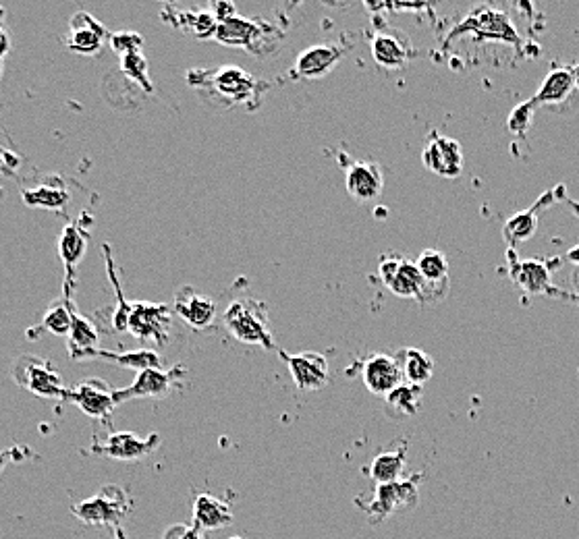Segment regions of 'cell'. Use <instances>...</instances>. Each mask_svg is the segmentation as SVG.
<instances>
[{
  "mask_svg": "<svg viewBox=\"0 0 579 539\" xmlns=\"http://www.w3.org/2000/svg\"><path fill=\"white\" fill-rule=\"evenodd\" d=\"M208 13L218 23H223V21L237 15V7H235L233 0H208Z\"/></svg>",
  "mask_w": 579,
  "mask_h": 539,
  "instance_id": "37",
  "label": "cell"
},
{
  "mask_svg": "<svg viewBox=\"0 0 579 539\" xmlns=\"http://www.w3.org/2000/svg\"><path fill=\"white\" fill-rule=\"evenodd\" d=\"M380 280L384 287L401 299H416L420 303H436L449 295L451 285H430L420 274L416 262L405 260L403 255H382L378 264Z\"/></svg>",
  "mask_w": 579,
  "mask_h": 539,
  "instance_id": "1",
  "label": "cell"
},
{
  "mask_svg": "<svg viewBox=\"0 0 579 539\" xmlns=\"http://www.w3.org/2000/svg\"><path fill=\"white\" fill-rule=\"evenodd\" d=\"M21 450H23V448H19V446L9 448V450H0V473H3V471L7 469L9 463L21 459V457H19V455H21Z\"/></svg>",
  "mask_w": 579,
  "mask_h": 539,
  "instance_id": "40",
  "label": "cell"
},
{
  "mask_svg": "<svg viewBox=\"0 0 579 539\" xmlns=\"http://www.w3.org/2000/svg\"><path fill=\"white\" fill-rule=\"evenodd\" d=\"M422 396H424L422 386L411 384V382H403L393 392H389V394L384 396L386 413H389L395 419L416 415L420 411V407H422Z\"/></svg>",
  "mask_w": 579,
  "mask_h": 539,
  "instance_id": "25",
  "label": "cell"
},
{
  "mask_svg": "<svg viewBox=\"0 0 579 539\" xmlns=\"http://www.w3.org/2000/svg\"><path fill=\"white\" fill-rule=\"evenodd\" d=\"M372 56L382 69H401L411 61L413 48L401 34L378 32L372 38Z\"/></svg>",
  "mask_w": 579,
  "mask_h": 539,
  "instance_id": "21",
  "label": "cell"
},
{
  "mask_svg": "<svg viewBox=\"0 0 579 539\" xmlns=\"http://www.w3.org/2000/svg\"><path fill=\"white\" fill-rule=\"evenodd\" d=\"M171 23L175 27L183 25V30L193 34L196 38H214L216 27H218V21L208 13V9L206 11L191 9V11L177 13V15H173Z\"/></svg>",
  "mask_w": 579,
  "mask_h": 539,
  "instance_id": "30",
  "label": "cell"
},
{
  "mask_svg": "<svg viewBox=\"0 0 579 539\" xmlns=\"http://www.w3.org/2000/svg\"><path fill=\"white\" fill-rule=\"evenodd\" d=\"M23 200L27 206H38L44 210H61L69 202V193L65 189L38 187L23 191Z\"/></svg>",
  "mask_w": 579,
  "mask_h": 539,
  "instance_id": "33",
  "label": "cell"
},
{
  "mask_svg": "<svg viewBox=\"0 0 579 539\" xmlns=\"http://www.w3.org/2000/svg\"><path fill=\"white\" fill-rule=\"evenodd\" d=\"M158 446H160L158 434H150L148 438H142L133 432H113L104 438V442L96 440L90 446V452L96 457L113 459V461H142L150 457Z\"/></svg>",
  "mask_w": 579,
  "mask_h": 539,
  "instance_id": "10",
  "label": "cell"
},
{
  "mask_svg": "<svg viewBox=\"0 0 579 539\" xmlns=\"http://www.w3.org/2000/svg\"><path fill=\"white\" fill-rule=\"evenodd\" d=\"M127 332H131L142 345H167L171 334V305L167 303H131Z\"/></svg>",
  "mask_w": 579,
  "mask_h": 539,
  "instance_id": "6",
  "label": "cell"
},
{
  "mask_svg": "<svg viewBox=\"0 0 579 539\" xmlns=\"http://www.w3.org/2000/svg\"><path fill=\"white\" fill-rule=\"evenodd\" d=\"M571 71H573V77H575V88H579V65L571 67Z\"/></svg>",
  "mask_w": 579,
  "mask_h": 539,
  "instance_id": "45",
  "label": "cell"
},
{
  "mask_svg": "<svg viewBox=\"0 0 579 539\" xmlns=\"http://www.w3.org/2000/svg\"><path fill=\"white\" fill-rule=\"evenodd\" d=\"M407 465V444H403L395 452H380V455L370 465V477L376 486L393 484L401 479V473Z\"/></svg>",
  "mask_w": 579,
  "mask_h": 539,
  "instance_id": "27",
  "label": "cell"
},
{
  "mask_svg": "<svg viewBox=\"0 0 579 539\" xmlns=\"http://www.w3.org/2000/svg\"><path fill=\"white\" fill-rule=\"evenodd\" d=\"M142 36L140 34H133V32H121V34H115L113 40H110V44H113L115 52L119 56L131 52V50H142Z\"/></svg>",
  "mask_w": 579,
  "mask_h": 539,
  "instance_id": "36",
  "label": "cell"
},
{
  "mask_svg": "<svg viewBox=\"0 0 579 539\" xmlns=\"http://www.w3.org/2000/svg\"><path fill=\"white\" fill-rule=\"evenodd\" d=\"M557 193H559V200H563L565 204H567V208H571V212L579 218V202H575V200H571V197H567V193H565V187L563 185H559L557 187Z\"/></svg>",
  "mask_w": 579,
  "mask_h": 539,
  "instance_id": "42",
  "label": "cell"
},
{
  "mask_svg": "<svg viewBox=\"0 0 579 539\" xmlns=\"http://www.w3.org/2000/svg\"><path fill=\"white\" fill-rule=\"evenodd\" d=\"M162 539H204L202 529H198L196 525H171L167 531L162 533Z\"/></svg>",
  "mask_w": 579,
  "mask_h": 539,
  "instance_id": "38",
  "label": "cell"
},
{
  "mask_svg": "<svg viewBox=\"0 0 579 539\" xmlns=\"http://www.w3.org/2000/svg\"><path fill=\"white\" fill-rule=\"evenodd\" d=\"M534 110H536V104L532 100L528 102H521L513 108V112L509 115L507 119V129L515 135V137H526V133L530 131L532 127V119H534Z\"/></svg>",
  "mask_w": 579,
  "mask_h": 539,
  "instance_id": "35",
  "label": "cell"
},
{
  "mask_svg": "<svg viewBox=\"0 0 579 539\" xmlns=\"http://www.w3.org/2000/svg\"><path fill=\"white\" fill-rule=\"evenodd\" d=\"M281 359L289 367L291 378L295 386L301 392H316L322 390L328 384L330 372H328V361L322 353H285L281 351Z\"/></svg>",
  "mask_w": 579,
  "mask_h": 539,
  "instance_id": "12",
  "label": "cell"
},
{
  "mask_svg": "<svg viewBox=\"0 0 579 539\" xmlns=\"http://www.w3.org/2000/svg\"><path fill=\"white\" fill-rule=\"evenodd\" d=\"M187 374L185 367L179 363L171 370H162V367H148V370L137 372L131 386L115 390V403L117 407L135 401V399H164L173 392V386L183 380Z\"/></svg>",
  "mask_w": 579,
  "mask_h": 539,
  "instance_id": "7",
  "label": "cell"
},
{
  "mask_svg": "<svg viewBox=\"0 0 579 539\" xmlns=\"http://www.w3.org/2000/svg\"><path fill=\"white\" fill-rule=\"evenodd\" d=\"M11 376L17 386L30 390L32 394L40 396V399L59 401L65 392V384L50 361L40 359L36 355H21L15 363Z\"/></svg>",
  "mask_w": 579,
  "mask_h": 539,
  "instance_id": "5",
  "label": "cell"
},
{
  "mask_svg": "<svg viewBox=\"0 0 579 539\" xmlns=\"http://www.w3.org/2000/svg\"><path fill=\"white\" fill-rule=\"evenodd\" d=\"M434 0H386V9H391L395 13H401V11H424V9H430L432 7Z\"/></svg>",
  "mask_w": 579,
  "mask_h": 539,
  "instance_id": "39",
  "label": "cell"
},
{
  "mask_svg": "<svg viewBox=\"0 0 579 539\" xmlns=\"http://www.w3.org/2000/svg\"><path fill=\"white\" fill-rule=\"evenodd\" d=\"M121 69L127 77H131L133 81L144 85L146 92H152V83L148 79V61H146V56L142 54V50H131V52L123 54L121 56Z\"/></svg>",
  "mask_w": 579,
  "mask_h": 539,
  "instance_id": "34",
  "label": "cell"
},
{
  "mask_svg": "<svg viewBox=\"0 0 579 539\" xmlns=\"http://www.w3.org/2000/svg\"><path fill=\"white\" fill-rule=\"evenodd\" d=\"M395 357H397V361L401 365V372H403L405 382L424 386L432 378L436 363H434V359L428 353H424L420 349L407 347V349H401Z\"/></svg>",
  "mask_w": 579,
  "mask_h": 539,
  "instance_id": "26",
  "label": "cell"
},
{
  "mask_svg": "<svg viewBox=\"0 0 579 539\" xmlns=\"http://www.w3.org/2000/svg\"><path fill=\"white\" fill-rule=\"evenodd\" d=\"M362 378L372 394L386 396L405 382L401 365L395 355L372 353L362 365Z\"/></svg>",
  "mask_w": 579,
  "mask_h": 539,
  "instance_id": "15",
  "label": "cell"
},
{
  "mask_svg": "<svg viewBox=\"0 0 579 539\" xmlns=\"http://www.w3.org/2000/svg\"><path fill=\"white\" fill-rule=\"evenodd\" d=\"M227 332L245 345H260L264 349L274 347L270 332L268 307L256 299H237L233 301L223 316Z\"/></svg>",
  "mask_w": 579,
  "mask_h": 539,
  "instance_id": "2",
  "label": "cell"
},
{
  "mask_svg": "<svg viewBox=\"0 0 579 539\" xmlns=\"http://www.w3.org/2000/svg\"><path fill=\"white\" fill-rule=\"evenodd\" d=\"M507 260H509V276L521 291H526L530 295H557L553 280H550V268L544 262L538 260L521 262L511 247L507 251Z\"/></svg>",
  "mask_w": 579,
  "mask_h": 539,
  "instance_id": "14",
  "label": "cell"
},
{
  "mask_svg": "<svg viewBox=\"0 0 579 539\" xmlns=\"http://www.w3.org/2000/svg\"><path fill=\"white\" fill-rule=\"evenodd\" d=\"M94 359H104L110 363H117L121 367H127V370L142 372L148 370V367H160V357L158 353L150 349H140V351H127V353H113V351H98Z\"/></svg>",
  "mask_w": 579,
  "mask_h": 539,
  "instance_id": "29",
  "label": "cell"
},
{
  "mask_svg": "<svg viewBox=\"0 0 579 539\" xmlns=\"http://www.w3.org/2000/svg\"><path fill=\"white\" fill-rule=\"evenodd\" d=\"M422 162L430 173L445 179H455L463 170V150L457 139L434 133L428 137L422 150Z\"/></svg>",
  "mask_w": 579,
  "mask_h": 539,
  "instance_id": "11",
  "label": "cell"
},
{
  "mask_svg": "<svg viewBox=\"0 0 579 539\" xmlns=\"http://www.w3.org/2000/svg\"><path fill=\"white\" fill-rule=\"evenodd\" d=\"M573 90H575L573 71L555 67V69H550V73L542 81L540 90L536 92L532 102L536 106H557V104H563L571 96Z\"/></svg>",
  "mask_w": 579,
  "mask_h": 539,
  "instance_id": "24",
  "label": "cell"
},
{
  "mask_svg": "<svg viewBox=\"0 0 579 539\" xmlns=\"http://www.w3.org/2000/svg\"><path fill=\"white\" fill-rule=\"evenodd\" d=\"M555 200H559V193L555 191H546L536 204H532L526 212H517L515 216H511L505 226H503V237L507 239L509 247H517L519 243H526L528 239H532L538 231V216L544 208H550V204H555Z\"/></svg>",
  "mask_w": 579,
  "mask_h": 539,
  "instance_id": "17",
  "label": "cell"
},
{
  "mask_svg": "<svg viewBox=\"0 0 579 539\" xmlns=\"http://www.w3.org/2000/svg\"><path fill=\"white\" fill-rule=\"evenodd\" d=\"M113 392L115 388H110L104 380L90 378L77 384L75 388H65L61 403H71L88 417L108 423L110 415L117 409Z\"/></svg>",
  "mask_w": 579,
  "mask_h": 539,
  "instance_id": "8",
  "label": "cell"
},
{
  "mask_svg": "<svg viewBox=\"0 0 579 539\" xmlns=\"http://www.w3.org/2000/svg\"><path fill=\"white\" fill-rule=\"evenodd\" d=\"M565 260H567L569 264H573V266L579 268V245L573 247V249H569V251L565 253Z\"/></svg>",
  "mask_w": 579,
  "mask_h": 539,
  "instance_id": "43",
  "label": "cell"
},
{
  "mask_svg": "<svg viewBox=\"0 0 579 539\" xmlns=\"http://www.w3.org/2000/svg\"><path fill=\"white\" fill-rule=\"evenodd\" d=\"M343 50L335 44H316L299 52L293 73L301 79H320L326 77L341 63Z\"/></svg>",
  "mask_w": 579,
  "mask_h": 539,
  "instance_id": "18",
  "label": "cell"
},
{
  "mask_svg": "<svg viewBox=\"0 0 579 539\" xmlns=\"http://www.w3.org/2000/svg\"><path fill=\"white\" fill-rule=\"evenodd\" d=\"M577 305H579V295H577Z\"/></svg>",
  "mask_w": 579,
  "mask_h": 539,
  "instance_id": "47",
  "label": "cell"
},
{
  "mask_svg": "<svg viewBox=\"0 0 579 539\" xmlns=\"http://www.w3.org/2000/svg\"><path fill=\"white\" fill-rule=\"evenodd\" d=\"M69 357L73 361H84V359H94L96 353L100 351V334L98 328L84 316H79L73 309V322H71V332H69Z\"/></svg>",
  "mask_w": 579,
  "mask_h": 539,
  "instance_id": "23",
  "label": "cell"
},
{
  "mask_svg": "<svg viewBox=\"0 0 579 539\" xmlns=\"http://www.w3.org/2000/svg\"><path fill=\"white\" fill-rule=\"evenodd\" d=\"M335 3H339V0H335Z\"/></svg>",
  "mask_w": 579,
  "mask_h": 539,
  "instance_id": "49",
  "label": "cell"
},
{
  "mask_svg": "<svg viewBox=\"0 0 579 539\" xmlns=\"http://www.w3.org/2000/svg\"><path fill=\"white\" fill-rule=\"evenodd\" d=\"M418 504V479H407V481H393V484H382L376 486L374 498L364 506L368 517L372 521H382L386 517H393L405 510H411Z\"/></svg>",
  "mask_w": 579,
  "mask_h": 539,
  "instance_id": "9",
  "label": "cell"
},
{
  "mask_svg": "<svg viewBox=\"0 0 579 539\" xmlns=\"http://www.w3.org/2000/svg\"><path fill=\"white\" fill-rule=\"evenodd\" d=\"M191 519L198 529L214 531V529L229 527L233 523V510L229 502L204 492V494H198L196 500H193Z\"/></svg>",
  "mask_w": 579,
  "mask_h": 539,
  "instance_id": "22",
  "label": "cell"
},
{
  "mask_svg": "<svg viewBox=\"0 0 579 539\" xmlns=\"http://www.w3.org/2000/svg\"><path fill=\"white\" fill-rule=\"evenodd\" d=\"M210 85L218 96H223L229 104H235V102H252L262 83L241 67L227 65L212 73Z\"/></svg>",
  "mask_w": 579,
  "mask_h": 539,
  "instance_id": "13",
  "label": "cell"
},
{
  "mask_svg": "<svg viewBox=\"0 0 579 539\" xmlns=\"http://www.w3.org/2000/svg\"><path fill=\"white\" fill-rule=\"evenodd\" d=\"M366 7L370 11H380V9H386V0H364Z\"/></svg>",
  "mask_w": 579,
  "mask_h": 539,
  "instance_id": "44",
  "label": "cell"
},
{
  "mask_svg": "<svg viewBox=\"0 0 579 539\" xmlns=\"http://www.w3.org/2000/svg\"><path fill=\"white\" fill-rule=\"evenodd\" d=\"M463 34H472L478 40H494L501 44H511L515 48L521 46V38L513 27L511 19L503 11H496L490 5L474 7L449 34V40H455Z\"/></svg>",
  "mask_w": 579,
  "mask_h": 539,
  "instance_id": "4",
  "label": "cell"
},
{
  "mask_svg": "<svg viewBox=\"0 0 579 539\" xmlns=\"http://www.w3.org/2000/svg\"><path fill=\"white\" fill-rule=\"evenodd\" d=\"M131 498L121 486H104L100 492L84 502L71 504V515L86 525H106L121 529L131 513Z\"/></svg>",
  "mask_w": 579,
  "mask_h": 539,
  "instance_id": "3",
  "label": "cell"
},
{
  "mask_svg": "<svg viewBox=\"0 0 579 539\" xmlns=\"http://www.w3.org/2000/svg\"><path fill=\"white\" fill-rule=\"evenodd\" d=\"M420 274L430 285H451L449 282V260L443 251L424 249L416 260Z\"/></svg>",
  "mask_w": 579,
  "mask_h": 539,
  "instance_id": "28",
  "label": "cell"
},
{
  "mask_svg": "<svg viewBox=\"0 0 579 539\" xmlns=\"http://www.w3.org/2000/svg\"><path fill=\"white\" fill-rule=\"evenodd\" d=\"M9 50H11V36L3 25H0V59H5Z\"/></svg>",
  "mask_w": 579,
  "mask_h": 539,
  "instance_id": "41",
  "label": "cell"
},
{
  "mask_svg": "<svg viewBox=\"0 0 579 539\" xmlns=\"http://www.w3.org/2000/svg\"><path fill=\"white\" fill-rule=\"evenodd\" d=\"M175 311L177 316L187 322L191 328L204 330L216 320V303L208 295L198 293L191 287H183L175 295Z\"/></svg>",
  "mask_w": 579,
  "mask_h": 539,
  "instance_id": "16",
  "label": "cell"
},
{
  "mask_svg": "<svg viewBox=\"0 0 579 539\" xmlns=\"http://www.w3.org/2000/svg\"><path fill=\"white\" fill-rule=\"evenodd\" d=\"M104 25L86 11H77L69 21V50L77 54H96L104 44Z\"/></svg>",
  "mask_w": 579,
  "mask_h": 539,
  "instance_id": "19",
  "label": "cell"
},
{
  "mask_svg": "<svg viewBox=\"0 0 579 539\" xmlns=\"http://www.w3.org/2000/svg\"><path fill=\"white\" fill-rule=\"evenodd\" d=\"M0 75H3V59H0Z\"/></svg>",
  "mask_w": 579,
  "mask_h": 539,
  "instance_id": "46",
  "label": "cell"
},
{
  "mask_svg": "<svg viewBox=\"0 0 579 539\" xmlns=\"http://www.w3.org/2000/svg\"><path fill=\"white\" fill-rule=\"evenodd\" d=\"M347 193L357 202H370L384 189L382 168L376 162H355L345 177Z\"/></svg>",
  "mask_w": 579,
  "mask_h": 539,
  "instance_id": "20",
  "label": "cell"
},
{
  "mask_svg": "<svg viewBox=\"0 0 579 539\" xmlns=\"http://www.w3.org/2000/svg\"><path fill=\"white\" fill-rule=\"evenodd\" d=\"M233 539H241V537H233Z\"/></svg>",
  "mask_w": 579,
  "mask_h": 539,
  "instance_id": "48",
  "label": "cell"
},
{
  "mask_svg": "<svg viewBox=\"0 0 579 539\" xmlns=\"http://www.w3.org/2000/svg\"><path fill=\"white\" fill-rule=\"evenodd\" d=\"M71 322H73V305L69 303V299H59L50 303L40 328L57 336H69Z\"/></svg>",
  "mask_w": 579,
  "mask_h": 539,
  "instance_id": "32",
  "label": "cell"
},
{
  "mask_svg": "<svg viewBox=\"0 0 579 539\" xmlns=\"http://www.w3.org/2000/svg\"><path fill=\"white\" fill-rule=\"evenodd\" d=\"M59 251H61V260L67 268V276H71L75 272V266L81 260V255H84L86 251V235L79 233L75 224H69L61 235Z\"/></svg>",
  "mask_w": 579,
  "mask_h": 539,
  "instance_id": "31",
  "label": "cell"
}]
</instances>
